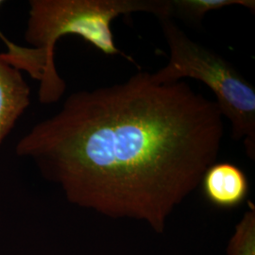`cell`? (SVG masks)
I'll use <instances>...</instances> for the list:
<instances>
[{"instance_id": "4", "label": "cell", "mask_w": 255, "mask_h": 255, "mask_svg": "<svg viewBox=\"0 0 255 255\" xmlns=\"http://www.w3.org/2000/svg\"><path fill=\"white\" fill-rule=\"evenodd\" d=\"M30 104V89L22 72L0 54V145Z\"/></svg>"}, {"instance_id": "6", "label": "cell", "mask_w": 255, "mask_h": 255, "mask_svg": "<svg viewBox=\"0 0 255 255\" xmlns=\"http://www.w3.org/2000/svg\"><path fill=\"white\" fill-rule=\"evenodd\" d=\"M227 255H255V207L249 202V209L236 225L229 240Z\"/></svg>"}, {"instance_id": "2", "label": "cell", "mask_w": 255, "mask_h": 255, "mask_svg": "<svg viewBox=\"0 0 255 255\" xmlns=\"http://www.w3.org/2000/svg\"><path fill=\"white\" fill-rule=\"evenodd\" d=\"M147 12L159 19L170 18L171 0H31L25 39L30 47L44 51L46 79L40 83L39 101L52 104L61 100L65 82L55 65V46L66 35H77L105 55H120L131 63L133 59L115 44L111 24L119 15Z\"/></svg>"}, {"instance_id": "5", "label": "cell", "mask_w": 255, "mask_h": 255, "mask_svg": "<svg viewBox=\"0 0 255 255\" xmlns=\"http://www.w3.org/2000/svg\"><path fill=\"white\" fill-rule=\"evenodd\" d=\"M201 184L206 198L219 207L231 208L246 199L249 183L246 175L235 164L219 163L210 166Z\"/></svg>"}, {"instance_id": "3", "label": "cell", "mask_w": 255, "mask_h": 255, "mask_svg": "<svg viewBox=\"0 0 255 255\" xmlns=\"http://www.w3.org/2000/svg\"><path fill=\"white\" fill-rule=\"evenodd\" d=\"M160 21L170 58L164 67L151 74L153 81L171 83L191 78L206 84L222 116L232 123L233 138L243 140L247 154L255 161V88L225 59L192 41L170 18Z\"/></svg>"}, {"instance_id": "7", "label": "cell", "mask_w": 255, "mask_h": 255, "mask_svg": "<svg viewBox=\"0 0 255 255\" xmlns=\"http://www.w3.org/2000/svg\"><path fill=\"white\" fill-rule=\"evenodd\" d=\"M173 11H177L182 16L200 22L203 16L211 10L240 5L255 11V0H171Z\"/></svg>"}, {"instance_id": "1", "label": "cell", "mask_w": 255, "mask_h": 255, "mask_svg": "<svg viewBox=\"0 0 255 255\" xmlns=\"http://www.w3.org/2000/svg\"><path fill=\"white\" fill-rule=\"evenodd\" d=\"M224 135L216 101L187 82L139 72L123 83L70 95L19 140L66 200L164 233L174 210L216 164Z\"/></svg>"}, {"instance_id": "8", "label": "cell", "mask_w": 255, "mask_h": 255, "mask_svg": "<svg viewBox=\"0 0 255 255\" xmlns=\"http://www.w3.org/2000/svg\"><path fill=\"white\" fill-rule=\"evenodd\" d=\"M3 3H4V2H3L2 0H0V7L3 5ZM0 39L3 41V43H4V44H5V43L8 41V38L5 36L3 33H2V31H1V30H0Z\"/></svg>"}]
</instances>
